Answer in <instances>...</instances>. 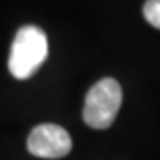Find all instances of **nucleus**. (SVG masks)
<instances>
[{"label":"nucleus","instance_id":"nucleus-3","mask_svg":"<svg viewBox=\"0 0 160 160\" xmlns=\"http://www.w3.org/2000/svg\"><path fill=\"white\" fill-rule=\"evenodd\" d=\"M26 147L34 157L62 158L72 150V139L67 131L57 124H39L28 136Z\"/></svg>","mask_w":160,"mask_h":160},{"label":"nucleus","instance_id":"nucleus-4","mask_svg":"<svg viewBox=\"0 0 160 160\" xmlns=\"http://www.w3.org/2000/svg\"><path fill=\"white\" fill-rule=\"evenodd\" d=\"M144 18L160 30V0H147L144 5Z\"/></svg>","mask_w":160,"mask_h":160},{"label":"nucleus","instance_id":"nucleus-1","mask_svg":"<svg viewBox=\"0 0 160 160\" xmlns=\"http://www.w3.org/2000/svg\"><path fill=\"white\" fill-rule=\"evenodd\" d=\"M48 57V38L41 28L26 25L20 28L12 42L8 69L18 80L30 78Z\"/></svg>","mask_w":160,"mask_h":160},{"label":"nucleus","instance_id":"nucleus-2","mask_svg":"<svg viewBox=\"0 0 160 160\" xmlns=\"http://www.w3.org/2000/svg\"><path fill=\"white\" fill-rule=\"evenodd\" d=\"M122 101L121 85L114 78H101L88 90L83 105V121L93 129L110 128Z\"/></svg>","mask_w":160,"mask_h":160}]
</instances>
